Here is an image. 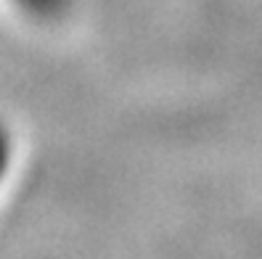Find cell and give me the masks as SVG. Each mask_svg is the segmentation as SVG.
<instances>
[{"instance_id":"6da1fadb","label":"cell","mask_w":262,"mask_h":259,"mask_svg":"<svg viewBox=\"0 0 262 259\" xmlns=\"http://www.w3.org/2000/svg\"><path fill=\"white\" fill-rule=\"evenodd\" d=\"M19 3L29 6V8H42V11H51L58 0H19Z\"/></svg>"}]
</instances>
